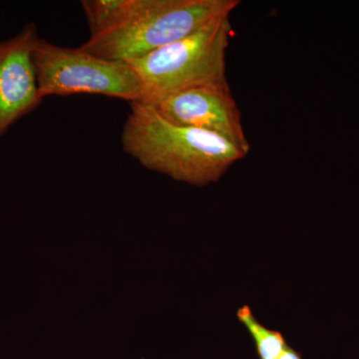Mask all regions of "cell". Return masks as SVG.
<instances>
[{
    "label": "cell",
    "instance_id": "52a82bcc",
    "mask_svg": "<svg viewBox=\"0 0 359 359\" xmlns=\"http://www.w3.org/2000/svg\"><path fill=\"white\" fill-rule=\"evenodd\" d=\"M238 320L249 332L256 346L259 359H278L289 344L278 330L264 327L257 320L249 306H244L237 311Z\"/></svg>",
    "mask_w": 359,
    "mask_h": 359
},
{
    "label": "cell",
    "instance_id": "7a4b0ae2",
    "mask_svg": "<svg viewBox=\"0 0 359 359\" xmlns=\"http://www.w3.org/2000/svg\"><path fill=\"white\" fill-rule=\"evenodd\" d=\"M240 0H123L115 22L80 48L109 60H135L231 13Z\"/></svg>",
    "mask_w": 359,
    "mask_h": 359
},
{
    "label": "cell",
    "instance_id": "9c48e42d",
    "mask_svg": "<svg viewBox=\"0 0 359 359\" xmlns=\"http://www.w3.org/2000/svg\"><path fill=\"white\" fill-rule=\"evenodd\" d=\"M278 359H302V354L299 351L287 346Z\"/></svg>",
    "mask_w": 359,
    "mask_h": 359
},
{
    "label": "cell",
    "instance_id": "ba28073f",
    "mask_svg": "<svg viewBox=\"0 0 359 359\" xmlns=\"http://www.w3.org/2000/svg\"><path fill=\"white\" fill-rule=\"evenodd\" d=\"M81 4L91 35H95L115 22L123 0H84Z\"/></svg>",
    "mask_w": 359,
    "mask_h": 359
},
{
    "label": "cell",
    "instance_id": "8992f818",
    "mask_svg": "<svg viewBox=\"0 0 359 359\" xmlns=\"http://www.w3.org/2000/svg\"><path fill=\"white\" fill-rule=\"evenodd\" d=\"M39 39L36 26L30 22L11 39L0 41V139L43 101L33 61Z\"/></svg>",
    "mask_w": 359,
    "mask_h": 359
},
{
    "label": "cell",
    "instance_id": "5b68a950",
    "mask_svg": "<svg viewBox=\"0 0 359 359\" xmlns=\"http://www.w3.org/2000/svg\"><path fill=\"white\" fill-rule=\"evenodd\" d=\"M149 105L171 122L218 135L249 155L242 113L229 84L184 90Z\"/></svg>",
    "mask_w": 359,
    "mask_h": 359
},
{
    "label": "cell",
    "instance_id": "277c9868",
    "mask_svg": "<svg viewBox=\"0 0 359 359\" xmlns=\"http://www.w3.org/2000/svg\"><path fill=\"white\" fill-rule=\"evenodd\" d=\"M33 61L42 99L92 94L141 101L140 84L128 62L99 57L80 47L58 46L40 37Z\"/></svg>",
    "mask_w": 359,
    "mask_h": 359
},
{
    "label": "cell",
    "instance_id": "3957f363",
    "mask_svg": "<svg viewBox=\"0 0 359 359\" xmlns=\"http://www.w3.org/2000/svg\"><path fill=\"white\" fill-rule=\"evenodd\" d=\"M233 34L224 15L173 43L128 61L141 88V101L152 104L196 87L226 85V51Z\"/></svg>",
    "mask_w": 359,
    "mask_h": 359
},
{
    "label": "cell",
    "instance_id": "6da1fadb",
    "mask_svg": "<svg viewBox=\"0 0 359 359\" xmlns=\"http://www.w3.org/2000/svg\"><path fill=\"white\" fill-rule=\"evenodd\" d=\"M131 104L122 131L123 150L143 166L196 186L218 182L243 151L222 138L171 122L143 102Z\"/></svg>",
    "mask_w": 359,
    "mask_h": 359
}]
</instances>
